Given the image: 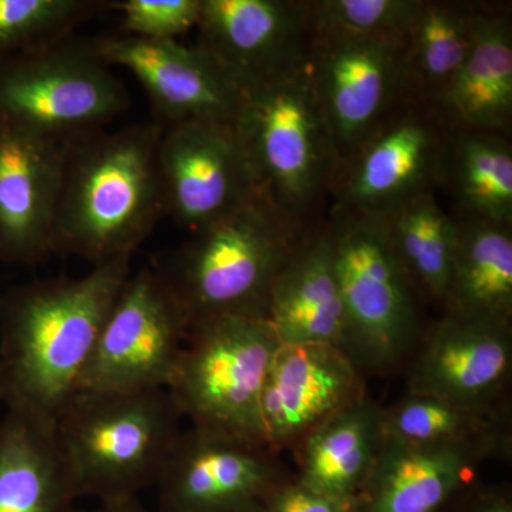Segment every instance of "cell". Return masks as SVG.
Here are the masks:
<instances>
[{
	"instance_id": "1",
	"label": "cell",
	"mask_w": 512,
	"mask_h": 512,
	"mask_svg": "<svg viewBox=\"0 0 512 512\" xmlns=\"http://www.w3.org/2000/svg\"><path fill=\"white\" fill-rule=\"evenodd\" d=\"M131 258L93 266L80 278L16 286L0 296V397L6 409L56 426L80 392Z\"/></svg>"
},
{
	"instance_id": "2",
	"label": "cell",
	"mask_w": 512,
	"mask_h": 512,
	"mask_svg": "<svg viewBox=\"0 0 512 512\" xmlns=\"http://www.w3.org/2000/svg\"><path fill=\"white\" fill-rule=\"evenodd\" d=\"M160 123L93 134L70 147L55 225L56 252L93 266L134 252L165 215Z\"/></svg>"
},
{
	"instance_id": "3",
	"label": "cell",
	"mask_w": 512,
	"mask_h": 512,
	"mask_svg": "<svg viewBox=\"0 0 512 512\" xmlns=\"http://www.w3.org/2000/svg\"><path fill=\"white\" fill-rule=\"evenodd\" d=\"M311 227L259 190L228 217L191 232L154 269L190 326L220 316L266 319L272 286Z\"/></svg>"
},
{
	"instance_id": "4",
	"label": "cell",
	"mask_w": 512,
	"mask_h": 512,
	"mask_svg": "<svg viewBox=\"0 0 512 512\" xmlns=\"http://www.w3.org/2000/svg\"><path fill=\"white\" fill-rule=\"evenodd\" d=\"M181 420L167 389L77 393L56 434L79 498L107 503L156 487Z\"/></svg>"
},
{
	"instance_id": "5",
	"label": "cell",
	"mask_w": 512,
	"mask_h": 512,
	"mask_svg": "<svg viewBox=\"0 0 512 512\" xmlns=\"http://www.w3.org/2000/svg\"><path fill=\"white\" fill-rule=\"evenodd\" d=\"M348 322L350 359L389 375L410 359L426 325L423 306L379 215L332 211L326 222Z\"/></svg>"
},
{
	"instance_id": "6",
	"label": "cell",
	"mask_w": 512,
	"mask_h": 512,
	"mask_svg": "<svg viewBox=\"0 0 512 512\" xmlns=\"http://www.w3.org/2000/svg\"><path fill=\"white\" fill-rule=\"evenodd\" d=\"M281 345L264 318L220 316L192 323L167 386L181 419L266 446L262 390Z\"/></svg>"
},
{
	"instance_id": "7",
	"label": "cell",
	"mask_w": 512,
	"mask_h": 512,
	"mask_svg": "<svg viewBox=\"0 0 512 512\" xmlns=\"http://www.w3.org/2000/svg\"><path fill=\"white\" fill-rule=\"evenodd\" d=\"M235 127L259 190L293 220L312 225L338 158L305 69L245 90Z\"/></svg>"
},
{
	"instance_id": "8",
	"label": "cell",
	"mask_w": 512,
	"mask_h": 512,
	"mask_svg": "<svg viewBox=\"0 0 512 512\" xmlns=\"http://www.w3.org/2000/svg\"><path fill=\"white\" fill-rule=\"evenodd\" d=\"M130 96L93 40L72 36L0 57V126L74 144L103 131Z\"/></svg>"
},
{
	"instance_id": "9",
	"label": "cell",
	"mask_w": 512,
	"mask_h": 512,
	"mask_svg": "<svg viewBox=\"0 0 512 512\" xmlns=\"http://www.w3.org/2000/svg\"><path fill=\"white\" fill-rule=\"evenodd\" d=\"M453 123L433 101L409 99L336 168L332 211L389 214L440 187Z\"/></svg>"
},
{
	"instance_id": "10",
	"label": "cell",
	"mask_w": 512,
	"mask_h": 512,
	"mask_svg": "<svg viewBox=\"0 0 512 512\" xmlns=\"http://www.w3.org/2000/svg\"><path fill=\"white\" fill-rule=\"evenodd\" d=\"M305 72L338 165L413 97L406 37L360 39L315 33Z\"/></svg>"
},
{
	"instance_id": "11",
	"label": "cell",
	"mask_w": 512,
	"mask_h": 512,
	"mask_svg": "<svg viewBox=\"0 0 512 512\" xmlns=\"http://www.w3.org/2000/svg\"><path fill=\"white\" fill-rule=\"evenodd\" d=\"M188 330L156 269L131 274L104 319L80 392L167 389Z\"/></svg>"
},
{
	"instance_id": "12",
	"label": "cell",
	"mask_w": 512,
	"mask_h": 512,
	"mask_svg": "<svg viewBox=\"0 0 512 512\" xmlns=\"http://www.w3.org/2000/svg\"><path fill=\"white\" fill-rule=\"evenodd\" d=\"M157 163L165 215L190 234L228 217L259 191L232 123L192 121L164 128Z\"/></svg>"
},
{
	"instance_id": "13",
	"label": "cell",
	"mask_w": 512,
	"mask_h": 512,
	"mask_svg": "<svg viewBox=\"0 0 512 512\" xmlns=\"http://www.w3.org/2000/svg\"><path fill=\"white\" fill-rule=\"evenodd\" d=\"M279 456L218 431L181 430L156 483V512H261L265 495L291 476Z\"/></svg>"
},
{
	"instance_id": "14",
	"label": "cell",
	"mask_w": 512,
	"mask_h": 512,
	"mask_svg": "<svg viewBox=\"0 0 512 512\" xmlns=\"http://www.w3.org/2000/svg\"><path fill=\"white\" fill-rule=\"evenodd\" d=\"M195 29L198 46L248 90L305 69L312 0H201Z\"/></svg>"
},
{
	"instance_id": "15",
	"label": "cell",
	"mask_w": 512,
	"mask_h": 512,
	"mask_svg": "<svg viewBox=\"0 0 512 512\" xmlns=\"http://www.w3.org/2000/svg\"><path fill=\"white\" fill-rule=\"evenodd\" d=\"M407 392L474 409L511 407L512 323L440 315L410 356Z\"/></svg>"
},
{
	"instance_id": "16",
	"label": "cell",
	"mask_w": 512,
	"mask_h": 512,
	"mask_svg": "<svg viewBox=\"0 0 512 512\" xmlns=\"http://www.w3.org/2000/svg\"><path fill=\"white\" fill-rule=\"evenodd\" d=\"M93 46L104 62L136 77L168 126L237 121L245 90L201 46L128 35L100 37Z\"/></svg>"
},
{
	"instance_id": "17",
	"label": "cell",
	"mask_w": 512,
	"mask_h": 512,
	"mask_svg": "<svg viewBox=\"0 0 512 512\" xmlns=\"http://www.w3.org/2000/svg\"><path fill=\"white\" fill-rule=\"evenodd\" d=\"M366 394L365 373L343 350L279 346L261 397L266 447L293 453L313 430Z\"/></svg>"
},
{
	"instance_id": "18",
	"label": "cell",
	"mask_w": 512,
	"mask_h": 512,
	"mask_svg": "<svg viewBox=\"0 0 512 512\" xmlns=\"http://www.w3.org/2000/svg\"><path fill=\"white\" fill-rule=\"evenodd\" d=\"M72 146L0 126V262L35 265L56 252L57 207Z\"/></svg>"
},
{
	"instance_id": "19",
	"label": "cell",
	"mask_w": 512,
	"mask_h": 512,
	"mask_svg": "<svg viewBox=\"0 0 512 512\" xmlns=\"http://www.w3.org/2000/svg\"><path fill=\"white\" fill-rule=\"evenodd\" d=\"M512 454L488 444H409L384 439L353 512H444L490 460Z\"/></svg>"
},
{
	"instance_id": "20",
	"label": "cell",
	"mask_w": 512,
	"mask_h": 512,
	"mask_svg": "<svg viewBox=\"0 0 512 512\" xmlns=\"http://www.w3.org/2000/svg\"><path fill=\"white\" fill-rule=\"evenodd\" d=\"M266 320L282 345H328L349 356L348 322L326 222L306 231L279 272Z\"/></svg>"
},
{
	"instance_id": "21",
	"label": "cell",
	"mask_w": 512,
	"mask_h": 512,
	"mask_svg": "<svg viewBox=\"0 0 512 512\" xmlns=\"http://www.w3.org/2000/svg\"><path fill=\"white\" fill-rule=\"evenodd\" d=\"M77 498L56 426L8 409L0 420V512H70Z\"/></svg>"
},
{
	"instance_id": "22",
	"label": "cell",
	"mask_w": 512,
	"mask_h": 512,
	"mask_svg": "<svg viewBox=\"0 0 512 512\" xmlns=\"http://www.w3.org/2000/svg\"><path fill=\"white\" fill-rule=\"evenodd\" d=\"M384 407L367 393L313 430L293 451L296 480L330 497L355 501L382 451Z\"/></svg>"
},
{
	"instance_id": "23",
	"label": "cell",
	"mask_w": 512,
	"mask_h": 512,
	"mask_svg": "<svg viewBox=\"0 0 512 512\" xmlns=\"http://www.w3.org/2000/svg\"><path fill=\"white\" fill-rule=\"evenodd\" d=\"M453 126L510 134L512 22L510 8L487 3L470 56L436 101Z\"/></svg>"
},
{
	"instance_id": "24",
	"label": "cell",
	"mask_w": 512,
	"mask_h": 512,
	"mask_svg": "<svg viewBox=\"0 0 512 512\" xmlns=\"http://www.w3.org/2000/svg\"><path fill=\"white\" fill-rule=\"evenodd\" d=\"M453 217L456 251L440 315L512 323V225Z\"/></svg>"
},
{
	"instance_id": "25",
	"label": "cell",
	"mask_w": 512,
	"mask_h": 512,
	"mask_svg": "<svg viewBox=\"0 0 512 512\" xmlns=\"http://www.w3.org/2000/svg\"><path fill=\"white\" fill-rule=\"evenodd\" d=\"M454 215L512 225V146L508 133L454 128L444 153L440 187Z\"/></svg>"
},
{
	"instance_id": "26",
	"label": "cell",
	"mask_w": 512,
	"mask_h": 512,
	"mask_svg": "<svg viewBox=\"0 0 512 512\" xmlns=\"http://www.w3.org/2000/svg\"><path fill=\"white\" fill-rule=\"evenodd\" d=\"M485 2L421 0L406 35L407 72L416 99L440 100L476 42Z\"/></svg>"
},
{
	"instance_id": "27",
	"label": "cell",
	"mask_w": 512,
	"mask_h": 512,
	"mask_svg": "<svg viewBox=\"0 0 512 512\" xmlns=\"http://www.w3.org/2000/svg\"><path fill=\"white\" fill-rule=\"evenodd\" d=\"M383 218L421 301L440 311L456 251L457 222L453 214L441 207L436 191H427Z\"/></svg>"
},
{
	"instance_id": "28",
	"label": "cell",
	"mask_w": 512,
	"mask_h": 512,
	"mask_svg": "<svg viewBox=\"0 0 512 512\" xmlns=\"http://www.w3.org/2000/svg\"><path fill=\"white\" fill-rule=\"evenodd\" d=\"M384 436L409 444H488L512 454L511 407L474 409L406 392L384 407Z\"/></svg>"
},
{
	"instance_id": "29",
	"label": "cell",
	"mask_w": 512,
	"mask_h": 512,
	"mask_svg": "<svg viewBox=\"0 0 512 512\" xmlns=\"http://www.w3.org/2000/svg\"><path fill=\"white\" fill-rule=\"evenodd\" d=\"M106 9L97 0H0V57L67 39Z\"/></svg>"
},
{
	"instance_id": "30",
	"label": "cell",
	"mask_w": 512,
	"mask_h": 512,
	"mask_svg": "<svg viewBox=\"0 0 512 512\" xmlns=\"http://www.w3.org/2000/svg\"><path fill=\"white\" fill-rule=\"evenodd\" d=\"M421 0H312L318 35L400 39L412 26Z\"/></svg>"
},
{
	"instance_id": "31",
	"label": "cell",
	"mask_w": 512,
	"mask_h": 512,
	"mask_svg": "<svg viewBox=\"0 0 512 512\" xmlns=\"http://www.w3.org/2000/svg\"><path fill=\"white\" fill-rule=\"evenodd\" d=\"M119 10L126 35L153 42H174L197 28L201 0H123L109 2Z\"/></svg>"
},
{
	"instance_id": "32",
	"label": "cell",
	"mask_w": 512,
	"mask_h": 512,
	"mask_svg": "<svg viewBox=\"0 0 512 512\" xmlns=\"http://www.w3.org/2000/svg\"><path fill=\"white\" fill-rule=\"evenodd\" d=\"M355 501L319 493L289 476L271 488L261 512H353Z\"/></svg>"
},
{
	"instance_id": "33",
	"label": "cell",
	"mask_w": 512,
	"mask_h": 512,
	"mask_svg": "<svg viewBox=\"0 0 512 512\" xmlns=\"http://www.w3.org/2000/svg\"><path fill=\"white\" fill-rule=\"evenodd\" d=\"M444 512H512L510 485L471 484Z\"/></svg>"
},
{
	"instance_id": "34",
	"label": "cell",
	"mask_w": 512,
	"mask_h": 512,
	"mask_svg": "<svg viewBox=\"0 0 512 512\" xmlns=\"http://www.w3.org/2000/svg\"><path fill=\"white\" fill-rule=\"evenodd\" d=\"M97 512H151L146 505L141 503L140 498H124V500L107 501L100 503Z\"/></svg>"
},
{
	"instance_id": "35",
	"label": "cell",
	"mask_w": 512,
	"mask_h": 512,
	"mask_svg": "<svg viewBox=\"0 0 512 512\" xmlns=\"http://www.w3.org/2000/svg\"><path fill=\"white\" fill-rule=\"evenodd\" d=\"M0 403H2V397H0Z\"/></svg>"
}]
</instances>
